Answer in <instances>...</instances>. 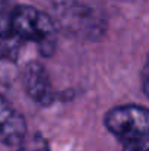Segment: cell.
Returning <instances> with one entry per match:
<instances>
[{
	"mask_svg": "<svg viewBox=\"0 0 149 151\" xmlns=\"http://www.w3.org/2000/svg\"><path fill=\"white\" fill-rule=\"evenodd\" d=\"M56 32L51 16L37 7L19 4L0 12V43L6 46L34 43L44 56H50L56 47Z\"/></svg>",
	"mask_w": 149,
	"mask_h": 151,
	"instance_id": "6da1fadb",
	"label": "cell"
},
{
	"mask_svg": "<svg viewBox=\"0 0 149 151\" xmlns=\"http://www.w3.org/2000/svg\"><path fill=\"white\" fill-rule=\"evenodd\" d=\"M104 126L121 144L123 151H149V109L121 104L104 116Z\"/></svg>",
	"mask_w": 149,
	"mask_h": 151,
	"instance_id": "7a4b0ae2",
	"label": "cell"
},
{
	"mask_svg": "<svg viewBox=\"0 0 149 151\" xmlns=\"http://www.w3.org/2000/svg\"><path fill=\"white\" fill-rule=\"evenodd\" d=\"M50 16L56 27L78 37H98L104 29L98 13L91 6L78 0H56L53 15Z\"/></svg>",
	"mask_w": 149,
	"mask_h": 151,
	"instance_id": "3957f363",
	"label": "cell"
},
{
	"mask_svg": "<svg viewBox=\"0 0 149 151\" xmlns=\"http://www.w3.org/2000/svg\"><path fill=\"white\" fill-rule=\"evenodd\" d=\"M22 84L28 97L40 106L47 107L56 100V91L53 88L48 72L38 62H29L24 68Z\"/></svg>",
	"mask_w": 149,
	"mask_h": 151,
	"instance_id": "277c9868",
	"label": "cell"
},
{
	"mask_svg": "<svg viewBox=\"0 0 149 151\" xmlns=\"http://www.w3.org/2000/svg\"><path fill=\"white\" fill-rule=\"evenodd\" d=\"M26 129L25 117L0 94V144L19 147L26 139Z\"/></svg>",
	"mask_w": 149,
	"mask_h": 151,
	"instance_id": "5b68a950",
	"label": "cell"
},
{
	"mask_svg": "<svg viewBox=\"0 0 149 151\" xmlns=\"http://www.w3.org/2000/svg\"><path fill=\"white\" fill-rule=\"evenodd\" d=\"M18 151H51V148L44 137H41L40 134H35L29 138L26 137V139L19 145Z\"/></svg>",
	"mask_w": 149,
	"mask_h": 151,
	"instance_id": "8992f818",
	"label": "cell"
},
{
	"mask_svg": "<svg viewBox=\"0 0 149 151\" xmlns=\"http://www.w3.org/2000/svg\"><path fill=\"white\" fill-rule=\"evenodd\" d=\"M142 88H143L145 96L149 99V54H148V57H146L143 70H142Z\"/></svg>",
	"mask_w": 149,
	"mask_h": 151,
	"instance_id": "52a82bcc",
	"label": "cell"
},
{
	"mask_svg": "<svg viewBox=\"0 0 149 151\" xmlns=\"http://www.w3.org/2000/svg\"><path fill=\"white\" fill-rule=\"evenodd\" d=\"M3 62H7V59L4 57V53H3L1 47H0V63H3Z\"/></svg>",
	"mask_w": 149,
	"mask_h": 151,
	"instance_id": "ba28073f",
	"label": "cell"
},
{
	"mask_svg": "<svg viewBox=\"0 0 149 151\" xmlns=\"http://www.w3.org/2000/svg\"><path fill=\"white\" fill-rule=\"evenodd\" d=\"M9 1H10V0H0V12L3 10V7H4V6H6Z\"/></svg>",
	"mask_w": 149,
	"mask_h": 151,
	"instance_id": "9c48e42d",
	"label": "cell"
}]
</instances>
